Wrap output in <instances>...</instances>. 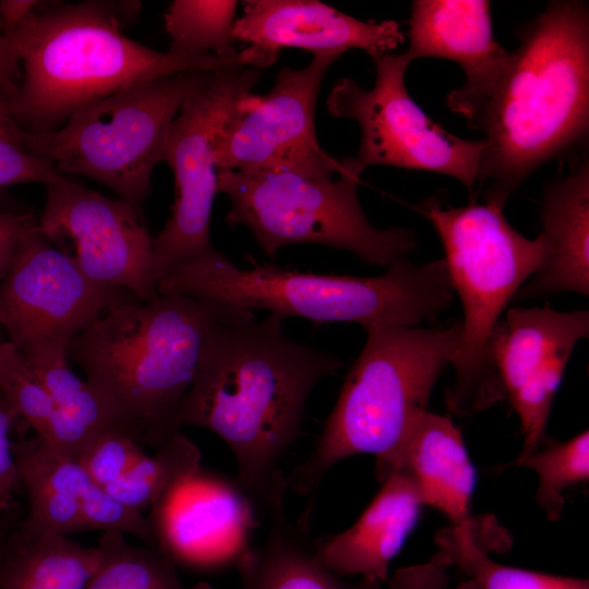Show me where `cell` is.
<instances>
[{"instance_id":"cell-42","label":"cell","mask_w":589,"mask_h":589,"mask_svg":"<svg viewBox=\"0 0 589 589\" xmlns=\"http://www.w3.org/2000/svg\"><path fill=\"white\" fill-rule=\"evenodd\" d=\"M8 348H9V341L0 342V376H1L2 368H3L4 359L8 352Z\"/></svg>"},{"instance_id":"cell-41","label":"cell","mask_w":589,"mask_h":589,"mask_svg":"<svg viewBox=\"0 0 589 589\" xmlns=\"http://www.w3.org/2000/svg\"><path fill=\"white\" fill-rule=\"evenodd\" d=\"M14 507L10 512L0 516V566H1L7 537L9 532L11 531V529L16 525L15 519H14L15 517Z\"/></svg>"},{"instance_id":"cell-5","label":"cell","mask_w":589,"mask_h":589,"mask_svg":"<svg viewBox=\"0 0 589 589\" xmlns=\"http://www.w3.org/2000/svg\"><path fill=\"white\" fill-rule=\"evenodd\" d=\"M364 330V346L344 380L315 449L286 477L288 489L312 494L303 520L310 521L323 478L345 458L374 455L378 482L392 472L459 347L461 323L446 328L377 323Z\"/></svg>"},{"instance_id":"cell-17","label":"cell","mask_w":589,"mask_h":589,"mask_svg":"<svg viewBox=\"0 0 589 589\" xmlns=\"http://www.w3.org/2000/svg\"><path fill=\"white\" fill-rule=\"evenodd\" d=\"M155 508L157 546L175 562L204 568L236 566L250 548L252 506L239 486L226 481L199 473Z\"/></svg>"},{"instance_id":"cell-19","label":"cell","mask_w":589,"mask_h":589,"mask_svg":"<svg viewBox=\"0 0 589 589\" xmlns=\"http://www.w3.org/2000/svg\"><path fill=\"white\" fill-rule=\"evenodd\" d=\"M588 334L587 310L509 309L491 345L506 398L532 383H561L574 348Z\"/></svg>"},{"instance_id":"cell-34","label":"cell","mask_w":589,"mask_h":589,"mask_svg":"<svg viewBox=\"0 0 589 589\" xmlns=\"http://www.w3.org/2000/svg\"><path fill=\"white\" fill-rule=\"evenodd\" d=\"M62 178L48 159L29 153L23 145L0 139V187L27 182L48 185Z\"/></svg>"},{"instance_id":"cell-26","label":"cell","mask_w":589,"mask_h":589,"mask_svg":"<svg viewBox=\"0 0 589 589\" xmlns=\"http://www.w3.org/2000/svg\"><path fill=\"white\" fill-rule=\"evenodd\" d=\"M12 452L31 515L47 516L80 503L93 483L76 459L36 435L12 442Z\"/></svg>"},{"instance_id":"cell-38","label":"cell","mask_w":589,"mask_h":589,"mask_svg":"<svg viewBox=\"0 0 589 589\" xmlns=\"http://www.w3.org/2000/svg\"><path fill=\"white\" fill-rule=\"evenodd\" d=\"M21 77L19 57L5 35L0 33V97L9 101Z\"/></svg>"},{"instance_id":"cell-23","label":"cell","mask_w":589,"mask_h":589,"mask_svg":"<svg viewBox=\"0 0 589 589\" xmlns=\"http://www.w3.org/2000/svg\"><path fill=\"white\" fill-rule=\"evenodd\" d=\"M68 346L50 345L21 353L50 396L55 411L45 438L71 458L99 433L117 429L113 418L93 387L68 364Z\"/></svg>"},{"instance_id":"cell-20","label":"cell","mask_w":589,"mask_h":589,"mask_svg":"<svg viewBox=\"0 0 589 589\" xmlns=\"http://www.w3.org/2000/svg\"><path fill=\"white\" fill-rule=\"evenodd\" d=\"M545 256L517 299L551 293H589V167L581 163L548 183L541 209Z\"/></svg>"},{"instance_id":"cell-1","label":"cell","mask_w":589,"mask_h":589,"mask_svg":"<svg viewBox=\"0 0 589 589\" xmlns=\"http://www.w3.org/2000/svg\"><path fill=\"white\" fill-rule=\"evenodd\" d=\"M342 366L335 356L288 337L268 314L211 335L173 421L217 434L237 464L238 486L264 503L278 461L296 440L313 387Z\"/></svg>"},{"instance_id":"cell-11","label":"cell","mask_w":589,"mask_h":589,"mask_svg":"<svg viewBox=\"0 0 589 589\" xmlns=\"http://www.w3.org/2000/svg\"><path fill=\"white\" fill-rule=\"evenodd\" d=\"M261 75V70L248 67L217 72L209 85L182 105L170 127L163 161L172 170L176 200L169 219L153 238L156 287L181 264L215 250L211 215L218 193L216 137Z\"/></svg>"},{"instance_id":"cell-27","label":"cell","mask_w":589,"mask_h":589,"mask_svg":"<svg viewBox=\"0 0 589 589\" xmlns=\"http://www.w3.org/2000/svg\"><path fill=\"white\" fill-rule=\"evenodd\" d=\"M97 548L100 561L84 589H213L207 582L187 587L164 550L133 545L121 532H104Z\"/></svg>"},{"instance_id":"cell-33","label":"cell","mask_w":589,"mask_h":589,"mask_svg":"<svg viewBox=\"0 0 589 589\" xmlns=\"http://www.w3.org/2000/svg\"><path fill=\"white\" fill-rule=\"evenodd\" d=\"M84 531H117L132 534L147 545H157L154 525L142 512L134 509L92 483L80 500Z\"/></svg>"},{"instance_id":"cell-30","label":"cell","mask_w":589,"mask_h":589,"mask_svg":"<svg viewBox=\"0 0 589 589\" xmlns=\"http://www.w3.org/2000/svg\"><path fill=\"white\" fill-rule=\"evenodd\" d=\"M504 467H527L537 473L539 485L536 501L548 519L556 521L565 504L564 491L589 478L588 431L568 441L550 443L528 455L518 456Z\"/></svg>"},{"instance_id":"cell-9","label":"cell","mask_w":589,"mask_h":589,"mask_svg":"<svg viewBox=\"0 0 589 589\" xmlns=\"http://www.w3.org/2000/svg\"><path fill=\"white\" fill-rule=\"evenodd\" d=\"M216 74L184 72L122 89L80 108L55 131L23 132L24 147L60 172L106 185L142 212L175 118Z\"/></svg>"},{"instance_id":"cell-29","label":"cell","mask_w":589,"mask_h":589,"mask_svg":"<svg viewBox=\"0 0 589 589\" xmlns=\"http://www.w3.org/2000/svg\"><path fill=\"white\" fill-rule=\"evenodd\" d=\"M238 1L175 0L164 14L170 37L167 52L194 58L214 55L235 58L233 28Z\"/></svg>"},{"instance_id":"cell-37","label":"cell","mask_w":589,"mask_h":589,"mask_svg":"<svg viewBox=\"0 0 589 589\" xmlns=\"http://www.w3.org/2000/svg\"><path fill=\"white\" fill-rule=\"evenodd\" d=\"M36 223L33 216L0 212V285L7 276L20 244Z\"/></svg>"},{"instance_id":"cell-40","label":"cell","mask_w":589,"mask_h":589,"mask_svg":"<svg viewBox=\"0 0 589 589\" xmlns=\"http://www.w3.org/2000/svg\"><path fill=\"white\" fill-rule=\"evenodd\" d=\"M0 139L23 145V131L19 129L12 119L8 101L0 97Z\"/></svg>"},{"instance_id":"cell-7","label":"cell","mask_w":589,"mask_h":589,"mask_svg":"<svg viewBox=\"0 0 589 589\" xmlns=\"http://www.w3.org/2000/svg\"><path fill=\"white\" fill-rule=\"evenodd\" d=\"M418 211L442 241L450 285L464 311L459 347L450 362L455 377L445 402L456 416L471 417L506 398L491 345L506 306L541 267L544 239L541 233L536 239L522 236L502 208L486 203L452 207L431 196Z\"/></svg>"},{"instance_id":"cell-15","label":"cell","mask_w":589,"mask_h":589,"mask_svg":"<svg viewBox=\"0 0 589 589\" xmlns=\"http://www.w3.org/2000/svg\"><path fill=\"white\" fill-rule=\"evenodd\" d=\"M236 20L235 40L243 67L268 68L285 48L314 53L361 49L371 57L386 53L405 39L396 21H361L314 0H249Z\"/></svg>"},{"instance_id":"cell-36","label":"cell","mask_w":589,"mask_h":589,"mask_svg":"<svg viewBox=\"0 0 589 589\" xmlns=\"http://www.w3.org/2000/svg\"><path fill=\"white\" fill-rule=\"evenodd\" d=\"M19 417L13 405L2 395L0 397V516L14 507V493L21 480L12 452L10 430Z\"/></svg>"},{"instance_id":"cell-8","label":"cell","mask_w":589,"mask_h":589,"mask_svg":"<svg viewBox=\"0 0 589 589\" xmlns=\"http://www.w3.org/2000/svg\"><path fill=\"white\" fill-rule=\"evenodd\" d=\"M363 170L354 157L335 173L221 170L218 193L230 203L227 224L247 227L271 257L285 245L315 243L386 268L416 250L417 239L410 229L369 221L357 193Z\"/></svg>"},{"instance_id":"cell-10","label":"cell","mask_w":589,"mask_h":589,"mask_svg":"<svg viewBox=\"0 0 589 589\" xmlns=\"http://www.w3.org/2000/svg\"><path fill=\"white\" fill-rule=\"evenodd\" d=\"M375 83L361 87L349 77L333 86L326 101L334 117L354 120L361 130L356 161L432 171L460 181L471 194L479 184L485 154L483 139L466 140L435 123L407 92L406 53L372 57Z\"/></svg>"},{"instance_id":"cell-28","label":"cell","mask_w":589,"mask_h":589,"mask_svg":"<svg viewBox=\"0 0 589 589\" xmlns=\"http://www.w3.org/2000/svg\"><path fill=\"white\" fill-rule=\"evenodd\" d=\"M200 471V449L177 432L161 443L153 456L145 454L123 477L104 489L123 504L142 512L158 506L172 490Z\"/></svg>"},{"instance_id":"cell-35","label":"cell","mask_w":589,"mask_h":589,"mask_svg":"<svg viewBox=\"0 0 589 589\" xmlns=\"http://www.w3.org/2000/svg\"><path fill=\"white\" fill-rule=\"evenodd\" d=\"M452 566L449 557L438 549L426 562L396 569L387 584L390 589H480L471 578L452 588Z\"/></svg>"},{"instance_id":"cell-2","label":"cell","mask_w":589,"mask_h":589,"mask_svg":"<svg viewBox=\"0 0 589 589\" xmlns=\"http://www.w3.org/2000/svg\"><path fill=\"white\" fill-rule=\"evenodd\" d=\"M253 311L180 293L141 300L122 289L68 344V359L108 407L116 428L158 447L199 371L205 346L224 324Z\"/></svg>"},{"instance_id":"cell-4","label":"cell","mask_w":589,"mask_h":589,"mask_svg":"<svg viewBox=\"0 0 589 589\" xmlns=\"http://www.w3.org/2000/svg\"><path fill=\"white\" fill-rule=\"evenodd\" d=\"M122 13L133 12L94 0L60 4L35 10L5 34L22 65L8 101L21 131H55L80 108L151 80L243 67L240 53L184 58L143 46L123 34Z\"/></svg>"},{"instance_id":"cell-12","label":"cell","mask_w":589,"mask_h":589,"mask_svg":"<svg viewBox=\"0 0 589 589\" xmlns=\"http://www.w3.org/2000/svg\"><path fill=\"white\" fill-rule=\"evenodd\" d=\"M341 55L314 53L304 68H283L266 94L247 95L217 134L218 171H340L345 159H336L321 147L314 112L323 79Z\"/></svg>"},{"instance_id":"cell-32","label":"cell","mask_w":589,"mask_h":589,"mask_svg":"<svg viewBox=\"0 0 589 589\" xmlns=\"http://www.w3.org/2000/svg\"><path fill=\"white\" fill-rule=\"evenodd\" d=\"M144 455L141 444L113 428L92 438L76 461L94 484L106 488L123 477Z\"/></svg>"},{"instance_id":"cell-21","label":"cell","mask_w":589,"mask_h":589,"mask_svg":"<svg viewBox=\"0 0 589 589\" xmlns=\"http://www.w3.org/2000/svg\"><path fill=\"white\" fill-rule=\"evenodd\" d=\"M287 490L278 468L264 501L269 520L266 539L249 548L236 565L241 589H381L383 584L364 578L348 581L316 558L309 526H294L286 515Z\"/></svg>"},{"instance_id":"cell-6","label":"cell","mask_w":589,"mask_h":589,"mask_svg":"<svg viewBox=\"0 0 589 589\" xmlns=\"http://www.w3.org/2000/svg\"><path fill=\"white\" fill-rule=\"evenodd\" d=\"M157 292L266 310L281 320L358 323L363 328L433 322L455 299L444 259L414 264L401 257L383 275L351 276L271 264L241 268L217 250L175 268L158 283Z\"/></svg>"},{"instance_id":"cell-39","label":"cell","mask_w":589,"mask_h":589,"mask_svg":"<svg viewBox=\"0 0 589 589\" xmlns=\"http://www.w3.org/2000/svg\"><path fill=\"white\" fill-rule=\"evenodd\" d=\"M40 1L36 0H1L0 1V33L8 34L37 10Z\"/></svg>"},{"instance_id":"cell-13","label":"cell","mask_w":589,"mask_h":589,"mask_svg":"<svg viewBox=\"0 0 589 589\" xmlns=\"http://www.w3.org/2000/svg\"><path fill=\"white\" fill-rule=\"evenodd\" d=\"M38 228L50 241L69 240L79 268L92 281L124 289L141 300L158 292L153 274V238L143 212L67 178L48 184Z\"/></svg>"},{"instance_id":"cell-16","label":"cell","mask_w":589,"mask_h":589,"mask_svg":"<svg viewBox=\"0 0 589 589\" xmlns=\"http://www.w3.org/2000/svg\"><path fill=\"white\" fill-rule=\"evenodd\" d=\"M411 60L455 61L464 84L446 96L448 109L474 123L504 76L512 58L494 38L491 3L486 0H414L409 20Z\"/></svg>"},{"instance_id":"cell-14","label":"cell","mask_w":589,"mask_h":589,"mask_svg":"<svg viewBox=\"0 0 589 589\" xmlns=\"http://www.w3.org/2000/svg\"><path fill=\"white\" fill-rule=\"evenodd\" d=\"M120 290L87 278L70 254L43 235L37 220L0 285V325L20 353L68 346Z\"/></svg>"},{"instance_id":"cell-3","label":"cell","mask_w":589,"mask_h":589,"mask_svg":"<svg viewBox=\"0 0 589 589\" xmlns=\"http://www.w3.org/2000/svg\"><path fill=\"white\" fill-rule=\"evenodd\" d=\"M588 127V8L551 1L521 31L504 76L471 125L484 135V202L503 208L532 171L581 140Z\"/></svg>"},{"instance_id":"cell-24","label":"cell","mask_w":589,"mask_h":589,"mask_svg":"<svg viewBox=\"0 0 589 589\" xmlns=\"http://www.w3.org/2000/svg\"><path fill=\"white\" fill-rule=\"evenodd\" d=\"M99 561L98 548L19 522L5 540L0 589H84Z\"/></svg>"},{"instance_id":"cell-22","label":"cell","mask_w":589,"mask_h":589,"mask_svg":"<svg viewBox=\"0 0 589 589\" xmlns=\"http://www.w3.org/2000/svg\"><path fill=\"white\" fill-rule=\"evenodd\" d=\"M398 470L411 478L422 504L440 510L453 526L470 518L476 471L448 417L428 410L418 419L392 472Z\"/></svg>"},{"instance_id":"cell-25","label":"cell","mask_w":589,"mask_h":589,"mask_svg":"<svg viewBox=\"0 0 589 589\" xmlns=\"http://www.w3.org/2000/svg\"><path fill=\"white\" fill-rule=\"evenodd\" d=\"M435 543L480 589H589L588 579L564 577L510 567L494 562L490 552L505 551L509 539L498 524L485 517L469 518L440 530Z\"/></svg>"},{"instance_id":"cell-31","label":"cell","mask_w":589,"mask_h":589,"mask_svg":"<svg viewBox=\"0 0 589 589\" xmlns=\"http://www.w3.org/2000/svg\"><path fill=\"white\" fill-rule=\"evenodd\" d=\"M1 394L13 405L36 436L45 438L53 416V402L19 350L9 342L0 376Z\"/></svg>"},{"instance_id":"cell-18","label":"cell","mask_w":589,"mask_h":589,"mask_svg":"<svg viewBox=\"0 0 589 589\" xmlns=\"http://www.w3.org/2000/svg\"><path fill=\"white\" fill-rule=\"evenodd\" d=\"M357 521L312 542L316 558L338 576L387 581L393 558L414 528L423 506L411 478L392 472Z\"/></svg>"}]
</instances>
